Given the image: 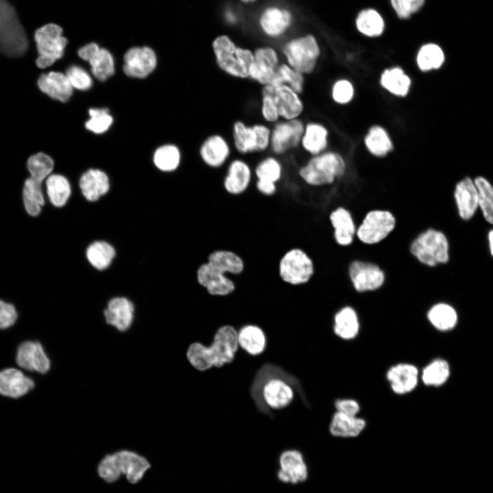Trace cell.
<instances>
[{
  "mask_svg": "<svg viewBox=\"0 0 493 493\" xmlns=\"http://www.w3.org/2000/svg\"><path fill=\"white\" fill-rule=\"evenodd\" d=\"M262 90L273 98L279 112L280 119L299 118L303 112V103L300 94L286 84L266 85Z\"/></svg>",
  "mask_w": 493,
  "mask_h": 493,
  "instance_id": "cell-17",
  "label": "cell"
},
{
  "mask_svg": "<svg viewBox=\"0 0 493 493\" xmlns=\"http://www.w3.org/2000/svg\"><path fill=\"white\" fill-rule=\"evenodd\" d=\"M78 55L89 62L94 76L105 81L114 73V62L112 54L105 49L92 42L81 47Z\"/></svg>",
  "mask_w": 493,
  "mask_h": 493,
  "instance_id": "cell-22",
  "label": "cell"
},
{
  "mask_svg": "<svg viewBox=\"0 0 493 493\" xmlns=\"http://www.w3.org/2000/svg\"><path fill=\"white\" fill-rule=\"evenodd\" d=\"M261 115L268 123H275L280 120L279 114L272 97L262 90Z\"/></svg>",
  "mask_w": 493,
  "mask_h": 493,
  "instance_id": "cell-54",
  "label": "cell"
},
{
  "mask_svg": "<svg viewBox=\"0 0 493 493\" xmlns=\"http://www.w3.org/2000/svg\"><path fill=\"white\" fill-rule=\"evenodd\" d=\"M454 197L460 217L468 220L479 207V192L475 181L465 177L455 186Z\"/></svg>",
  "mask_w": 493,
  "mask_h": 493,
  "instance_id": "cell-28",
  "label": "cell"
},
{
  "mask_svg": "<svg viewBox=\"0 0 493 493\" xmlns=\"http://www.w3.org/2000/svg\"><path fill=\"white\" fill-rule=\"evenodd\" d=\"M53 166L52 158L43 153L33 155L27 160V168L30 177L40 182L51 175Z\"/></svg>",
  "mask_w": 493,
  "mask_h": 493,
  "instance_id": "cell-50",
  "label": "cell"
},
{
  "mask_svg": "<svg viewBox=\"0 0 493 493\" xmlns=\"http://www.w3.org/2000/svg\"><path fill=\"white\" fill-rule=\"evenodd\" d=\"M292 22V15L285 9L269 7L264 10L260 18V25L268 36L277 38L283 34Z\"/></svg>",
  "mask_w": 493,
  "mask_h": 493,
  "instance_id": "cell-30",
  "label": "cell"
},
{
  "mask_svg": "<svg viewBox=\"0 0 493 493\" xmlns=\"http://www.w3.org/2000/svg\"><path fill=\"white\" fill-rule=\"evenodd\" d=\"M207 262L213 264L225 273L238 275L245 269L244 260L234 251L227 249H216L211 252Z\"/></svg>",
  "mask_w": 493,
  "mask_h": 493,
  "instance_id": "cell-35",
  "label": "cell"
},
{
  "mask_svg": "<svg viewBox=\"0 0 493 493\" xmlns=\"http://www.w3.org/2000/svg\"><path fill=\"white\" fill-rule=\"evenodd\" d=\"M34 38L38 53V67H49L63 56L67 40L62 36V29L58 25L51 23L38 28Z\"/></svg>",
  "mask_w": 493,
  "mask_h": 493,
  "instance_id": "cell-10",
  "label": "cell"
},
{
  "mask_svg": "<svg viewBox=\"0 0 493 493\" xmlns=\"http://www.w3.org/2000/svg\"><path fill=\"white\" fill-rule=\"evenodd\" d=\"M253 172L249 164L241 159L232 160L223 180L225 191L233 196L245 192L251 182Z\"/></svg>",
  "mask_w": 493,
  "mask_h": 493,
  "instance_id": "cell-25",
  "label": "cell"
},
{
  "mask_svg": "<svg viewBox=\"0 0 493 493\" xmlns=\"http://www.w3.org/2000/svg\"><path fill=\"white\" fill-rule=\"evenodd\" d=\"M354 90L352 84L346 79H340L335 83L332 88V97L338 103L345 104L353 98Z\"/></svg>",
  "mask_w": 493,
  "mask_h": 493,
  "instance_id": "cell-55",
  "label": "cell"
},
{
  "mask_svg": "<svg viewBox=\"0 0 493 493\" xmlns=\"http://www.w3.org/2000/svg\"><path fill=\"white\" fill-rule=\"evenodd\" d=\"M72 87L79 90L89 89L92 84L90 75L82 68L78 66H71L66 71Z\"/></svg>",
  "mask_w": 493,
  "mask_h": 493,
  "instance_id": "cell-52",
  "label": "cell"
},
{
  "mask_svg": "<svg viewBox=\"0 0 493 493\" xmlns=\"http://www.w3.org/2000/svg\"><path fill=\"white\" fill-rule=\"evenodd\" d=\"M35 386L34 381L14 368L0 371V394L12 399L20 398Z\"/></svg>",
  "mask_w": 493,
  "mask_h": 493,
  "instance_id": "cell-26",
  "label": "cell"
},
{
  "mask_svg": "<svg viewBox=\"0 0 493 493\" xmlns=\"http://www.w3.org/2000/svg\"><path fill=\"white\" fill-rule=\"evenodd\" d=\"M212 49L221 71L234 78H249V68L254 57L251 50L238 47L226 35L216 37L212 42Z\"/></svg>",
  "mask_w": 493,
  "mask_h": 493,
  "instance_id": "cell-5",
  "label": "cell"
},
{
  "mask_svg": "<svg viewBox=\"0 0 493 493\" xmlns=\"http://www.w3.org/2000/svg\"><path fill=\"white\" fill-rule=\"evenodd\" d=\"M329 220L336 242L342 246L351 245L355 240L357 227L351 212L339 206L329 213Z\"/></svg>",
  "mask_w": 493,
  "mask_h": 493,
  "instance_id": "cell-24",
  "label": "cell"
},
{
  "mask_svg": "<svg viewBox=\"0 0 493 493\" xmlns=\"http://www.w3.org/2000/svg\"><path fill=\"white\" fill-rule=\"evenodd\" d=\"M23 200L27 213L31 216H38L45 204L42 182L31 177L27 178L23 186Z\"/></svg>",
  "mask_w": 493,
  "mask_h": 493,
  "instance_id": "cell-38",
  "label": "cell"
},
{
  "mask_svg": "<svg viewBox=\"0 0 493 493\" xmlns=\"http://www.w3.org/2000/svg\"><path fill=\"white\" fill-rule=\"evenodd\" d=\"M444 62V53L442 48L433 43L422 45L417 53L416 62L422 71L438 69Z\"/></svg>",
  "mask_w": 493,
  "mask_h": 493,
  "instance_id": "cell-43",
  "label": "cell"
},
{
  "mask_svg": "<svg viewBox=\"0 0 493 493\" xmlns=\"http://www.w3.org/2000/svg\"><path fill=\"white\" fill-rule=\"evenodd\" d=\"M255 187L259 192L266 196H272L277 191V184L271 181L257 179Z\"/></svg>",
  "mask_w": 493,
  "mask_h": 493,
  "instance_id": "cell-58",
  "label": "cell"
},
{
  "mask_svg": "<svg viewBox=\"0 0 493 493\" xmlns=\"http://www.w3.org/2000/svg\"><path fill=\"white\" fill-rule=\"evenodd\" d=\"M366 421L357 416H351L339 412L333 416L329 432L334 436L342 438L357 437L365 429Z\"/></svg>",
  "mask_w": 493,
  "mask_h": 493,
  "instance_id": "cell-32",
  "label": "cell"
},
{
  "mask_svg": "<svg viewBox=\"0 0 493 493\" xmlns=\"http://www.w3.org/2000/svg\"><path fill=\"white\" fill-rule=\"evenodd\" d=\"M365 144L368 150L376 156H384L393 147L388 134L380 126L370 128L365 138Z\"/></svg>",
  "mask_w": 493,
  "mask_h": 493,
  "instance_id": "cell-44",
  "label": "cell"
},
{
  "mask_svg": "<svg viewBox=\"0 0 493 493\" xmlns=\"http://www.w3.org/2000/svg\"><path fill=\"white\" fill-rule=\"evenodd\" d=\"M240 1H241L242 2H243V3H248L254 2V1H255L256 0H240Z\"/></svg>",
  "mask_w": 493,
  "mask_h": 493,
  "instance_id": "cell-60",
  "label": "cell"
},
{
  "mask_svg": "<svg viewBox=\"0 0 493 493\" xmlns=\"http://www.w3.org/2000/svg\"><path fill=\"white\" fill-rule=\"evenodd\" d=\"M344 171L345 163L341 155L326 152L314 155L299 169V175L309 186H323L333 183Z\"/></svg>",
  "mask_w": 493,
  "mask_h": 493,
  "instance_id": "cell-7",
  "label": "cell"
},
{
  "mask_svg": "<svg viewBox=\"0 0 493 493\" xmlns=\"http://www.w3.org/2000/svg\"><path fill=\"white\" fill-rule=\"evenodd\" d=\"M277 477L280 482L297 485L307 481L309 469L303 453L296 449L283 451L279 457Z\"/></svg>",
  "mask_w": 493,
  "mask_h": 493,
  "instance_id": "cell-15",
  "label": "cell"
},
{
  "mask_svg": "<svg viewBox=\"0 0 493 493\" xmlns=\"http://www.w3.org/2000/svg\"><path fill=\"white\" fill-rule=\"evenodd\" d=\"M254 174L258 180L277 184L282 177V164L274 156L266 157L257 164L254 169Z\"/></svg>",
  "mask_w": 493,
  "mask_h": 493,
  "instance_id": "cell-47",
  "label": "cell"
},
{
  "mask_svg": "<svg viewBox=\"0 0 493 493\" xmlns=\"http://www.w3.org/2000/svg\"><path fill=\"white\" fill-rule=\"evenodd\" d=\"M474 181L479 192V207L485 220L493 224V186L481 176L476 177Z\"/></svg>",
  "mask_w": 493,
  "mask_h": 493,
  "instance_id": "cell-48",
  "label": "cell"
},
{
  "mask_svg": "<svg viewBox=\"0 0 493 493\" xmlns=\"http://www.w3.org/2000/svg\"><path fill=\"white\" fill-rule=\"evenodd\" d=\"M418 373L416 366L401 363L389 368L386 378L394 393L405 394L416 388L418 381Z\"/></svg>",
  "mask_w": 493,
  "mask_h": 493,
  "instance_id": "cell-27",
  "label": "cell"
},
{
  "mask_svg": "<svg viewBox=\"0 0 493 493\" xmlns=\"http://www.w3.org/2000/svg\"><path fill=\"white\" fill-rule=\"evenodd\" d=\"M271 129L266 125H246L236 121L232 127L233 144L242 155L264 152L270 148Z\"/></svg>",
  "mask_w": 493,
  "mask_h": 493,
  "instance_id": "cell-12",
  "label": "cell"
},
{
  "mask_svg": "<svg viewBox=\"0 0 493 493\" xmlns=\"http://www.w3.org/2000/svg\"><path fill=\"white\" fill-rule=\"evenodd\" d=\"M196 277L198 283L212 296H228L236 288L235 282L226 273L208 262L198 267Z\"/></svg>",
  "mask_w": 493,
  "mask_h": 493,
  "instance_id": "cell-16",
  "label": "cell"
},
{
  "mask_svg": "<svg viewBox=\"0 0 493 493\" xmlns=\"http://www.w3.org/2000/svg\"><path fill=\"white\" fill-rule=\"evenodd\" d=\"M348 275L357 293L377 291L385 281V273L378 264L361 260H354L349 263Z\"/></svg>",
  "mask_w": 493,
  "mask_h": 493,
  "instance_id": "cell-13",
  "label": "cell"
},
{
  "mask_svg": "<svg viewBox=\"0 0 493 493\" xmlns=\"http://www.w3.org/2000/svg\"><path fill=\"white\" fill-rule=\"evenodd\" d=\"M249 78L262 86L270 85L280 64L279 55L271 47H259L253 52Z\"/></svg>",
  "mask_w": 493,
  "mask_h": 493,
  "instance_id": "cell-18",
  "label": "cell"
},
{
  "mask_svg": "<svg viewBox=\"0 0 493 493\" xmlns=\"http://www.w3.org/2000/svg\"><path fill=\"white\" fill-rule=\"evenodd\" d=\"M448 376V363L443 359H436L423 369L421 377L426 385L438 386L443 384Z\"/></svg>",
  "mask_w": 493,
  "mask_h": 493,
  "instance_id": "cell-49",
  "label": "cell"
},
{
  "mask_svg": "<svg viewBox=\"0 0 493 493\" xmlns=\"http://www.w3.org/2000/svg\"><path fill=\"white\" fill-rule=\"evenodd\" d=\"M16 362L21 368L41 375L49 372L51 366L43 345L37 340L25 341L18 346Z\"/></svg>",
  "mask_w": 493,
  "mask_h": 493,
  "instance_id": "cell-19",
  "label": "cell"
},
{
  "mask_svg": "<svg viewBox=\"0 0 493 493\" xmlns=\"http://www.w3.org/2000/svg\"><path fill=\"white\" fill-rule=\"evenodd\" d=\"M46 188L48 197L53 205L60 207L67 203L71 188L65 177L58 174L50 175L46 179Z\"/></svg>",
  "mask_w": 493,
  "mask_h": 493,
  "instance_id": "cell-39",
  "label": "cell"
},
{
  "mask_svg": "<svg viewBox=\"0 0 493 493\" xmlns=\"http://www.w3.org/2000/svg\"><path fill=\"white\" fill-rule=\"evenodd\" d=\"M155 165L161 170H175L181 162V152L174 144H166L159 147L153 156Z\"/></svg>",
  "mask_w": 493,
  "mask_h": 493,
  "instance_id": "cell-46",
  "label": "cell"
},
{
  "mask_svg": "<svg viewBox=\"0 0 493 493\" xmlns=\"http://www.w3.org/2000/svg\"><path fill=\"white\" fill-rule=\"evenodd\" d=\"M231 155L229 142L220 134L207 136L199 147V155L203 162L212 168L223 166Z\"/></svg>",
  "mask_w": 493,
  "mask_h": 493,
  "instance_id": "cell-23",
  "label": "cell"
},
{
  "mask_svg": "<svg viewBox=\"0 0 493 493\" xmlns=\"http://www.w3.org/2000/svg\"><path fill=\"white\" fill-rule=\"evenodd\" d=\"M112 245L104 241H96L90 244L86 250V257L90 264L98 270L108 268L115 256Z\"/></svg>",
  "mask_w": 493,
  "mask_h": 493,
  "instance_id": "cell-42",
  "label": "cell"
},
{
  "mask_svg": "<svg viewBox=\"0 0 493 493\" xmlns=\"http://www.w3.org/2000/svg\"><path fill=\"white\" fill-rule=\"evenodd\" d=\"M327 136L328 131L323 125L309 123L305 126L300 144L306 152L318 155L327 145Z\"/></svg>",
  "mask_w": 493,
  "mask_h": 493,
  "instance_id": "cell-36",
  "label": "cell"
},
{
  "mask_svg": "<svg viewBox=\"0 0 493 493\" xmlns=\"http://www.w3.org/2000/svg\"><path fill=\"white\" fill-rule=\"evenodd\" d=\"M28 38L16 8L10 0H0V52L10 58L25 53Z\"/></svg>",
  "mask_w": 493,
  "mask_h": 493,
  "instance_id": "cell-4",
  "label": "cell"
},
{
  "mask_svg": "<svg viewBox=\"0 0 493 493\" xmlns=\"http://www.w3.org/2000/svg\"><path fill=\"white\" fill-rule=\"evenodd\" d=\"M314 273L312 258L301 248L288 250L279 260L278 274L286 284L293 286L305 285L312 279Z\"/></svg>",
  "mask_w": 493,
  "mask_h": 493,
  "instance_id": "cell-8",
  "label": "cell"
},
{
  "mask_svg": "<svg viewBox=\"0 0 493 493\" xmlns=\"http://www.w3.org/2000/svg\"><path fill=\"white\" fill-rule=\"evenodd\" d=\"M411 255L421 264L434 267L449 260V244L444 233L427 229L414 238L409 248Z\"/></svg>",
  "mask_w": 493,
  "mask_h": 493,
  "instance_id": "cell-6",
  "label": "cell"
},
{
  "mask_svg": "<svg viewBox=\"0 0 493 493\" xmlns=\"http://www.w3.org/2000/svg\"><path fill=\"white\" fill-rule=\"evenodd\" d=\"M38 85L42 92L62 102L67 101L73 94V88L66 74L62 73L42 74L38 80Z\"/></svg>",
  "mask_w": 493,
  "mask_h": 493,
  "instance_id": "cell-29",
  "label": "cell"
},
{
  "mask_svg": "<svg viewBox=\"0 0 493 493\" xmlns=\"http://www.w3.org/2000/svg\"><path fill=\"white\" fill-rule=\"evenodd\" d=\"M304 75L286 63L280 64L270 85L286 84L301 94L304 88Z\"/></svg>",
  "mask_w": 493,
  "mask_h": 493,
  "instance_id": "cell-45",
  "label": "cell"
},
{
  "mask_svg": "<svg viewBox=\"0 0 493 493\" xmlns=\"http://www.w3.org/2000/svg\"><path fill=\"white\" fill-rule=\"evenodd\" d=\"M156 63V55L152 49L133 47L125 54L123 71L129 77L144 78L153 72Z\"/></svg>",
  "mask_w": 493,
  "mask_h": 493,
  "instance_id": "cell-21",
  "label": "cell"
},
{
  "mask_svg": "<svg viewBox=\"0 0 493 493\" xmlns=\"http://www.w3.org/2000/svg\"><path fill=\"white\" fill-rule=\"evenodd\" d=\"M333 331L343 340H351L356 337L359 330L357 314L351 306L340 308L335 314Z\"/></svg>",
  "mask_w": 493,
  "mask_h": 493,
  "instance_id": "cell-33",
  "label": "cell"
},
{
  "mask_svg": "<svg viewBox=\"0 0 493 493\" xmlns=\"http://www.w3.org/2000/svg\"><path fill=\"white\" fill-rule=\"evenodd\" d=\"M335 407L337 412L351 416H357L360 410L358 403L351 399L337 400L335 402Z\"/></svg>",
  "mask_w": 493,
  "mask_h": 493,
  "instance_id": "cell-57",
  "label": "cell"
},
{
  "mask_svg": "<svg viewBox=\"0 0 493 493\" xmlns=\"http://www.w3.org/2000/svg\"><path fill=\"white\" fill-rule=\"evenodd\" d=\"M90 119L86 122L87 129L95 134H102L111 126L113 118L105 108H91L89 110Z\"/></svg>",
  "mask_w": 493,
  "mask_h": 493,
  "instance_id": "cell-51",
  "label": "cell"
},
{
  "mask_svg": "<svg viewBox=\"0 0 493 493\" xmlns=\"http://www.w3.org/2000/svg\"><path fill=\"white\" fill-rule=\"evenodd\" d=\"M151 464L144 456L129 449H120L107 454L97 466L99 477L112 483L122 476L131 484L140 482L150 469Z\"/></svg>",
  "mask_w": 493,
  "mask_h": 493,
  "instance_id": "cell-3",
  "label": "cell"
},
{
  "mask_svg": "<svg viewBox=\"0 0 493 493\" xmlns=\"http://www.w3.org/2000/svg\"><path fill=\"white\" fill-rule=\"evenodd\" d=\"M238 343L243 350L251 355H260L266 346V338L264 331L255 325H246L238 332Z\"/></svg>",
  "mask_w": 493,
  "mask_h": 493,
  "instance_id": "cell-34",
  "label": "cell"
},
{
  "mask_svg": "<svg viewBox=\"0 0 493 493\" xmlns=\"http://www.w3.org/2000/svg\"><path fill=\"white\" fill-rule=\"evenodd\" d=\"M430 323L437 329L446 331L453 328L457 323V314L451 305L439 303L433 305L427 314Z\"/></svg>",
  "mask_w": 493,
  "mask_h": 493,
  "instance_id": "cell-41",
  "label": "cell"
},
{
  "mask_svg": "<svg viewBox=\"0 0 493 493\" xmlns=\"http://www.w3.org/2000/svg\"><path fill=\"white\" fill-rule=\"evenodd\" d=\"M305 125L299 118L281 120L271 129L270 149L277 155H283L296 148L301 141Z\"/></svg>",
  "mask_w": 493,
  "mask_h": 493,
  "instance_id": "cell-14",
  "label": "cell"
},
{
  "mask_svg": "<svg viewBox=\"0 0 493 493\" xmlns=\"http://www.w3.org/2000/svg\"><path fill=\"white\" fill-rule=\"evenodd\" d=\"M238 346L236 329L231 325H223L215 333L210 346L198 342L190 344L186 357L192 367L203 371L213 366L219 368L231 363L235 358Z\"/></svg>",
  "mask_w": 493,
  "mask_h": 493,
  "instance_id": "cell-2",
  "label": "cell"
},
{
  "mask_svg": "<svg viewBox=\"0 0 493 493\" xmlns=\"http://www.w3.org/2000/svg\"><path fill=\"white\" fill-rule=\"evenodd\" d=\"M79 188L88 201H96L108 192V177L101 170L89 169L81 176Z\"/></svg>",
  "mask_w": 493,
  "mask_h": 493,
  "instance_id": "cell-31",
  "label": "cell"
},
{
  "mask_svg": "<svg viewBox=\"0 0 493 493\" xmlns=\"http://www.w3.org/2000/svg\"><path fill=\"white\" fill-rule=\"evenodd\" d=\"M399 18L406 19L423 6L425 0H390Z\"/></svg>",
  "mask_w": 493,
  "mask_h": 493,
  "instance_id": "cell-53",
  "label": "cell"
},
{
  "mask_svg": "<svg viewBox=\"0 0 493 493\" xmlns=\"http://www.w3.org/2000/svg\"><path fill=\"white\" fill-rule=\"evenodd\" d=\"M18 318L14 305L0 299V329L13 326Z\"/></svg>",
  "mask_w": 493,
  "mask_h": 493,
  "instance_id": "cell-56",
  "label": "cell"
},
{
  "mask_svg": "<svg viewBox=\"0 0 493 493\" xmlns=\"http://www.w3.org/2000/svg\"><path fill=\"white\" fill-rule=\"evenodd\" d=\"M293 388L305 401L299 380L279 366L266 364L256 372L250 388V394L257 409L270 415V409H279L289 405L294 398Z\"/></svg>",
  "mask_w": 493,
  "mask_h": 493,
  "instance_id": "cell-1",
  "label": "cell"
},
{
  "mask_svg": "<svg viewBox=\"0 0 493 493\" xmlns=\"http://www.w3.org/2000/svg\"><path fill=\"white\" fill-rule=\"evenodd\" d=\"M355 24L357 30L368 37L381 35L385 27L381 15L372 8L362 10L356 18Z\"/></svg>",
  "mask_w": 493,
  "mask_h": 493,
  "instance_id": "cell-40",
  "label": "cell"
},
{
  "mask_svg": "<svg viewBox=\"0 0 493 493\" xmlns=\"http://www.w3.org/2000/svg\"><path fill=\"white\" fill-rule=\"evenodd\" d=\"M103 314L108 325L118 333H125L133 325L135 306L126 297H114L108 301Z\"/></svg>",
  "mask_w": 493,
  "mask_h": 493,
  "instance_id": "cell-20",
  "label": "cell"
},
{
  "mask_svg": "<svg viewBox=\"0 0 493 493\" xmlns=\"http://www.w3.org/2000/svg\"><path fill=\"white\" fill-rule=\"evenodd\" d=\"M282 52L286 64L305 75L314 71L320 51L315 37L306 35L287 42Z\"/></svg>",
  "mask_w": 493,
  "mask_h": 493,
  "instance_id": "cell-9",
  "label": "cell"
},
{
  "mask_svg": "<svg viewBox=\"0 0 493 493\" xmlns=\"http://www.w3.org/2000/svg\"><path fill=\"white\" fill-rule=\"evenodd\" d=\"M380 83L390 93L399 97H405L409 92L411 79L402 68L393 67L383 72Z\"/></svg>",
  "mask_w": 493,
  "mask_h": 493,
  "instance_id": "cell-37",
  "label": "cell"
},
{
  "mask_svg": "<svg viewBox=\"0 0 493 493\" xmlns=\"http://www.w3.org/2000/svg\"><path fill=\"white\" fill-rule=\"evenodd\" d=\"M396 220L389 210L368 211L357 227L356 237L362 243L375 245L385 240L394 230Z\"/></svg>",
  "mask_w": 493,
  "mask_h": 493,
  "instance_id": "cell-11",
  "label": "cell"
},
{
  "mask_svg": "<svg viewBox=\"0 0 493 493\" xmlns=\"http://www.w3.org/2000/svg\"><path fill=\"white\" fill-rule=\"evenodd\" d=\"M488 239H489L490 253H491L492 255L493 256V229L490 231L489 235H488Z\"/></svg>",
  "mask_w": 493,
  "mask_h": 493,
  "instance_id": "cell-59",
  "label": "cell"
}]
</instances>
